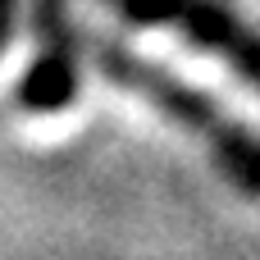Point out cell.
Wrapping results in <instances>:
<instances>
[{"instance_id":"277c9868","label":"cell","mask_w":260,"mask_h":260,"mask_svg":"<svg viewBox=\"0 0 260 260\" xmlns=\"http://www.w3.org/2000/svg\"><path fill=\"white\" fill-rule=\"evenodd\" d=\"M18 5H23V0H0V50L9 46L14 27H18Z\"/></svg>"},{"instance_id":"3957f363","label":"cell","mask_w":260,"mask_h":260,"mask_svg":"<svg viewBox=\"0 0 260 260\" xmlns=\"http://www.w3.org/2000/svg\"><path fill=\"white\" fill-rule=\"evenodd\" d=\"M82 27L69 23L64 0H41L37 5V37L41 50L18 87V105L32 114H55L78 96V59H82Z\"/></svg>"},{"instance_id":"7a4b0ae2","label":"cell","mask_w":260,"mask_h":260,"mask_svg":"<svg viewBox=\"0 0 260 260\" xmlns=\"http://www.w3.org/2000/svg\"><path fill=\"white\" fill-rule=\"evenodd\" d=\"M105 5L128 23L187 37L197 50L224 59L247 87L260 91V37L219 0H105Z\"/></svg>"},{"instance_id":"6da1fadb","label":"cell","mask_w":260,"mask_h":260,"mask_svg":"<svg viewBox=\"0 0 260 260\" xmlns=\"http://www.w3.org/2000/svg\"><path fill=\"white\" fill-rule=\"evenodd\" d=\"M78 37H82V55H87L114 87L137 91V96L151 101L169 123L187 128V133L210 151V160L219 165V174H224L242 197H260V137H251V133L238 128V123H229L201 91H192L187 82H178L169 69H160V64H151V59L133 55L128 46L105 41V37H96V32H87V27H82Z\"/></svg>"}]
</instances>
